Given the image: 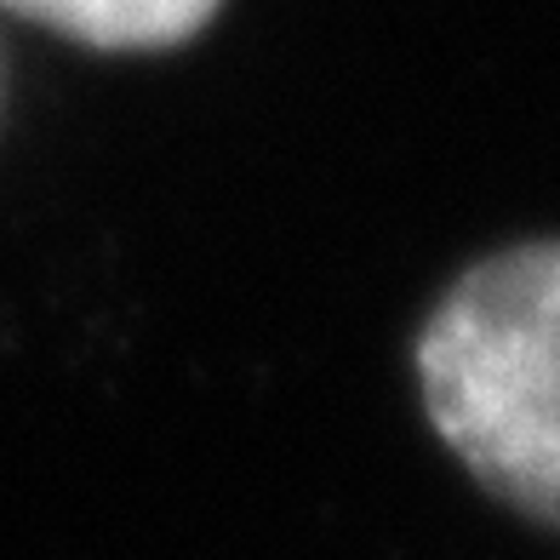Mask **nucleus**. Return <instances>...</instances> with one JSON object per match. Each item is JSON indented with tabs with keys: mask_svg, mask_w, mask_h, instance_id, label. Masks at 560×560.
Segmentation results:
<instances>
[{
	"mask_svg": "<svg viewBox=\"0 0 560 560\" xmlns=\"http://www.w3.org/2000/svg\"><path fill=\"white\" fill-rule=\"evenodd\" d=\"M412 361L446 452L498 503L560 532V241L503 246L464 269Z\"/></svg>",
	"mask_w": 560,
	"mask_h": 560,
	"instance_id": "1",
	"label": "nucleus"
},
{
	"mask_svg": "<svg viewBox=\"0 0 560 560\" xmlns=\"http://www.w3.org/2000/svg\"><path fill=\"white\" fill-rule=\"evenodd\" d=\"M0 7L92 52H166L207 30L223 0H0Z\"/></svg>",
	"mask_w": 560,
	"mask_h": 560,
	"instance_id": "2",
	"label": "nucleus"
}]
</instances>
